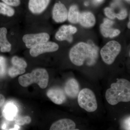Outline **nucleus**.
Listing matches in <instances>:
<instances>
[{"instance_id": "obj_1", "label": "nucleus", "mask_w": 130, "mask_h": 130, "mask_svg": "<svg viewBox=\"0 0 130 130\" xmlns=\"http://www.w3.org/2000/svg\"><path fill=\"white\" fill-rule=\"evenodd\" d=\"M69 56L71 62L77 66H83L85 60L87 61L88 65H91L97 59V47L91 43L88 44L81 42L72 48Z\"/></svg>"}, {"instance_id": "obj_2", "label": "nucleus", "mask_w": 130, "mask_h": 130, "mask_svg": "<svg viewBox=\"0 0 130 130\" xmlns=\"http://www.w3.org/2000/svg\"><path fill=\"white\" fill-rule=\"evenodd\" d=\"M106 99L109 104L117 105L120 102L130 101V83L127 79L121 78L112 84L105 94Z\"/></svg>"}, {"instance_id": "obj_3", "label": "nucleus", "mask_w": 130, "mask_h": 130, "mask_svg": "<svg viewBox=\"0 0 130 130\" xmlns=\"http://www.w3.org/2000/svg\"><path fill=\"white\" fill-rule=\"evenodd\" d=\"M19 82L21 86L28 87L32 84H37L41 89H45L48 84L49 75L44 68H37L28 73L20 76Z\"/></svg>"}, {"instance_id": "obj_4", "label": "nucleus", "mask_w": 130, "mask_h": 130, "mask_svg": "<svg viewBox=\"0 0 130 130\" xmlns=\"http://www.w3.org/2000/svg\"><path fill=\"white\" fill-rule=\"evenodd\" d=\"M78 102L79 106L86 111L93 112L96 110L98 104L94 93L88 88H84L79 92Z\"/></svg>"}, {"instance_id": "obj_5", "label": "nucleus", "mask_w": 130, "mask_h": 130, "mask_svg": "<svg viewBox=\"0 0 130 130\" xmlns=\"http://www.w3.org/2000/svg\"><path fill=\"white\" fill-rule=\"evenodd\" d=\"M121 46L117 41H110L105 44L100 52L103 60L107 64L113 63L121 51Z\"/></svg>"}, {"instance_id": "obj_6", "label": "nucleus", "mask_w": 130, "mask_h": 130, "mask_svg": "<svg viewBox=\"0 0 130 130\" xmlns=\"http://www.w3.org/2000/svg\"><path fill=\"white\" fill-rule=\"evenodd\" d=\"M50 36L46 32L37 33H30L24 35L23 41L25 44L26 47L30 49L37 44L48 41Z\"/></svg>"}, {"instance_id": "obj_7", "label": "nucleus", "mask_w": 130, "mask_h": 130, "mask_svg": "<svg viewBox=\"0 0 130 130\" xmlns=\"http://www.w3.org/2000/svg\"><path fill=\"white\" fill-rule=\"evenodd\" d=\"M59 48V45L56 43L48 41L37 44L30 48V54L32 57H36L45 53L55 52Z\"/></svg>"}, {"instance_id": "obj_8", "label": "nucleus", "mask_w": 130, "mask_h": 130, "mask_svg": "<svg viewBox=\"0 0 130 130\" xmlns=\"http://www.w3.org/2000/svg\"><path fill=\"white\" fill-rule=\"evenodd\" d=\"M77 31L76 27L71 25H63L56 32L55 38L56 40L60 41L66 40L71 42L72 41V35Z\"/></svg>"}, {"instance_id": "obj_9", "label": "nucleus", "mask_w": 130, "mask_h": 130, "mask_svg": "<svg viewBox=\"0 0 130 130\" xmlns=\"http://www.w3.org/2000/svg\"><path fill=\"white\" fill-rule=\"evenodd\" d=\"M67 9L64 5L60 2L56 3L54 5L52 11L53 19L56 23H62L68 19Z\"/></svg>"}, {"instance_id": "obj_10", "label": "nucleus", "mask_w": 130, "mask_h": 130, "mask_svg": "<svg viewBox=\"0 0 130 130\" xmlns=\"http://www.w3.org/2000/svg\"><path fill=\"white\" fill-rule=\"evenodd\" d=\"M50 2V0H29L28 9L32 14H41L46 9Z\"/></svg>"}, {"instance_id": "obj_11", "label": "nucleus", "mask_w": 130, "mask_h": 130, "mask_svg": "<svg viewBox=\"0 0 130 130\" xmlns=\"http://www.w3.org/2000/svg\"><path fill=\"white\" fill-rule=\"evenodd\" d=\"M114 23L113 21L108 19H104L103 23L100 26L101 32L104 37L112 38L120 34V31L119 29L111 28Z\"/></svg>"}, {"instance_id": "obj_12", "label": "nucleus", "mask_w": 130, "mask_h": 130, "mask_svg": "<svg viewBox=\"0 0 130 130\" xmlns=\"http://www.w3.org/2000/svg\"><path fill=\"white\" fill-rule=\"evenodd\" d=\"M48 97L56 105H60L66 101V97L63 90L57 88H51L47 92Z\"/></svg>"}, {"instance_id": "obj_13", "label": "nucleus", "mask_w": 130, "mask_h": 130, "mask_svg": "<svg viewBox=\"0 0 130 130\" xmlns=\"http://www.w3.org/2000/svg\"><path fill=\"white\" fill-rule=\"evenodd\" d=\"M76 127L74 121L68 119L59 120L53 123L50 127V130H73Z\"/></svg>"}, {"instance_id": "obj_14", "label": "nucleus", "mask_w": 130, "mask_h": 130, "mask_svg": "<svg viewBox=\"0 0 130 130\" xmlns=\"http://www.w3.org/2000/svg\"><path fill=\"white\" fill-rule=\"evenodd\" d=\"M65 93L69 97L76 98L79 93V85L76 79L72 78L68 79L64 86Z\"/></svg>"}, {"instance_id": "obj_15", "label": "nucleus", "mask_w": 130, "mask_h": 130, "mask_svg": "<svg viewBox=\"0 0 130 130\" xmlns=\"http://www.w3.org/2000/svg\"><path fill=\"white\" fill-rule=\"evenodd\" d=\"M7 28L4 26L0 27V51L8 53L11 50L12 44L7 38Z\"/></svg>"}, {"instance_id": "obj_16", "label": "nucleus", "mask_w": 130, "mask_h": 130, "mask_svg": "<svg viewBox=\"0 0 130 130\" xmlns=\"http://www.w3.org/2000/svg\"><path fill=\"white\" fill-rule=\"evenodd\" d=\"M79 22L83 27L91 28L93 27L95 24V17L91 12H83L80 13L79 15Z\"/></svg>"}, {"instance_id": "obj_17", "label": "nucleus", "mask_w": 130, "mask_h": 130, "mask_svg": "<svg viewBox=\"0 0 130 130\" xmlns=\"http://www.w3.org/2000/svg\"><path fill=\"white\" fill-rule=\"evenodd\" d=\"M80 14L78 7L76 5H72L70 7L68 12V21L72 23H77L79 22Z\"/></svg>"}, {"instance_id": "obj_18", "label": "nucleus", "mask_w": 130, "mask_h": 130, "mask_svg": "<svg viewBox=\"0 0 130 130\" xmlns=\"http://www.w3.org/2000/svg\"><path fill=\"white\" fill-rule=\"evenodd\" d=\"M15 13V10L13 7L0 1V16L11 18L14 16Z\"/></svg>"}, {"instance_id": "obj_19", "label": "nucleus", "mask_w": 130, "mask_h": 130, "mask_svg": "<svg viewBox=\"0 0 130 130\" xmlns=\"http://www.w3.org/2000/svg\"><path fill=\"white\" fill-rule=\"evenodd\" d=\"M17 112L16 107L14 105H9L7 106L4 111V115L8 119H12L16 116Z\"/></svg>"}, {"instance_id": "obj_20", "label": "nucleus", "mask_w": 130, "mask_h": 130, "mask_svg": "<svg viewBox=\"0 0 130 130\" xmlns=\"http://www.w3.org/2000/svg\"><path fill=\"white\" fill-rule=\"evenodd\" d=\"M25 72V69L13 66L9 68L8 74L11 77H15L19 75L23 74Z\"/></svg>"}, {"instance_id": "obj_21", "label": "nucleus", "mask_w": 130, "mask_h": 130, "mask_svg": "<svg viewBox=\"0 0 130 130\" xmlns=\"http://www.w3.org/2000/svg\"><path fill=\"white\" fill-rule=\"evenodd\" d=\"M11 62L13 66L25 69L27 67V64L25 60L22 58L17 56H14L12 58Z\"/></svg>"}, {"instance_id": "obj_22", "label": "nucleus", "mask_w": 130, "mask_h": 130, "mask_svg": "<svg viewBox=\"0 0 130 130\" xmlns=\"http://www.w3.org/2000/svg\"><path fill=\"white\" fill-rule=\"evenodd\" d=\"M31 119L29 116H24L18 118L15 120L16 124L19 125H24L25 124H30Z\"/></svg>"}, {"instance_id": "obj_23", "label": "nucleus", "mask_w": 130, "mask_h": 130, "mask_svg": "<svg viewBox=\"0 0 130 130\" xmlns=\"http://www.w3.org/2000/svg\"><path fill=\"white\" fill-rule=\"evenodd\" d=\"M8 6L12 7H17L21 5V0H1Z\"/></svg>"}, {"instance_id": "obj_24", "label": "nucleus", "mask_w": 130, "mask_h": 130, "mask_svg": "<svg viewBox=\"0 0 130 130\" xmlns=\"http://www.w3.org/2000/svg\"><path fill=\"white\" fill-rule=\"evenodd\" d=\"M104 11L105 15L109 18L114 19L116 18V13L114 12L113 10L110 8H106Z\"/></svg>"}, {"instance_id": "obj_25", "label": "nucleus", "mask_w": 130, "mask_h": 130, "mask_svg": "<svg viewBox=\"0 0 130 130\" xmlns=\"http://www.w3.org/2000/svg\"><path fill=\"white\" fill-rule=\"evenodd\" d=\"M127 12L125 9H122L118 13L116 14V18L120 20H123L127 17Z\"/></svg>"}, {"instance_id": "obj_26", "label": "nucleus", "mask_w": 130, "mask_h": 130, "mask_svg": "<svg viewBox=\"0 0 130 130\" xmlns=\"http://www.w3.org/2000/svg\"><path fill=\"white\" fill-rule=\"evenodd\" d=\"M5 101V96L1 94H0V108L2 107Z\"/></svg>"}, {"instance_id": "obj_27", "label": "nucleus", "mask_w": 130, "mask_h": 130, "mask_svg": "<svg viewBox=\"0 0 130 130\" xmlns=\"http://www.w3.org/2000/svg\"><path fill=\"white\" fill-rule=\"evenodd\" d=\"M103 0H95L96 2L97 3H100L101 2H102Z\"/></svg>"}, {"instance_id": "obj_28", "label": "nucleus", "mask_w": 130, "mask_h": 130, "mask_svg": "<svg viewBox=\"0 0 130 130\" xmlns=\"http://www.w3.org/2000/svg\"><path fill=\"white\" fill-rule=\"evenodd\" d=\"M85 5L86 6H88L89 4H88V3L87 2H86L85 3Z\"/></svg>"}, {"instance_id": "obj_29", "label": "nucleus", "mask_w": 130, "mask_h": 130, "mask_svg": "<svg viewBox=\"0 0 130 130\" xmlns=\"http://www.w3.org/2000/svg\"><path fill=\"white\" fill-rule=\"evenodd\" d=\"M130 22H129V23H128V28H129V29H130Z\"/></svg>"}, {"instance_id": "obj_30", "label": "nucleus", "mask_w": 130, "mask_h": 130, "mask_svg": "<svg viewBox=\"0 0 130 130\" xmlns=\"http://www.w3.org/2000/svg\"><path fill=\"white\" fill-rule=\"evenodd\" d=\"M126 1H127L128 2H130V0H126Z\"/></svg>"}]
</instances>
